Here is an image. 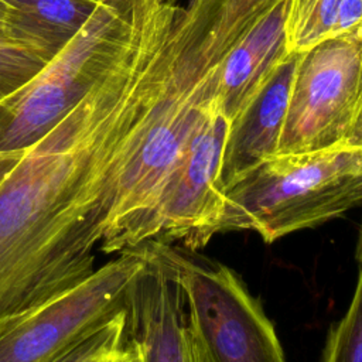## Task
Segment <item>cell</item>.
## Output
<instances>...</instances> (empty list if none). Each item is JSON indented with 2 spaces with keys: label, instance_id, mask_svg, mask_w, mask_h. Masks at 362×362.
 <instances>
[{
  "label": "cell",
  "instance_id": "cell-1",
  "mask_svg": "<svg viewBox=\"0 0 362 362\" xmlns=\"http://www.w3.org/2000/svg\"><path fill=\"white\" fill-rule=\"evenodd\" d=\"M126 122L120 85L102 69L0 182V318L96 270Z\"/></svg>",
  "mask_w": 362,
  "mask_h": 362
},
{
  "label": "cell",
  "instance_id": "cell-2",
  "mask_svg": "<svg viewBox=\"0 0 362 362\" xmlns=\"http://www.w3.org/2000/svg\"><path fill=\"white\" fill-rule=\"evenodd\" d=\"M362 206V147L270 156L229 182L198 249L221 232L253 230L267 243Z\"/></svg>",
  "mask_w": 362,
  "mask_h": 362
},
{
  "label": "cell",
  "instance_id": "cell-3",
  "mask_svg": "<svg viewBox=\"0 0 362 362\" xmlns=\"http://www.w3.org/2000/svg\"><path fill=\"white\" fill-rule=\"evenodd\" d=\"M140 245L182 291L198 362H286L273 324L232 269L184 246Z\"/></svg>",
  "mask_w": 362,
  "mask_h": 362
},
{
  "label": "cell",
  "instance_id": "cell-4",
  "mask_svg": "<svg viewBox=\"0 0 362 362\" xmlns=\"http://www.w3.org/2000/svg\"><path fill=\"white\" fill-rule=\"evenodd\" d=\"M126 0H100L74 37L23 86L0 99V153L42 139L105 68L117 44Z\"/></svg>",
  "mask_w": 362,
  "mask_h": 362
},
{
  "label": "cell",
  "instance_id": "cell-5",
  "mask_svg": "<svg viewBox=\"0 0 362 362\" xmlns=\"http://www.w3.org/2000/svg\"><path fill=\"white\" fill-rule=\"evenodd\" d=\"M362 122V33L298 54L291 98L276 154L346 143Z\"/></svg>",
  "mask_w": 362,
  "mask_h": 362
},
{
  "label": "cell",
  "instance_id": "cell-6",
  "mask_svg": "<svg viewBox=\"0 0 362 362\" xmlns=\"http://www.w3.org/2000/svg\"><path fill=\"white\" fill-rule=\"evenodd\" d=\"M146 259L137 246L98 267L75 287L0 318V362H48L124 308Z\"/></svg>",
  "mask_w": 362,
  "mask_h": 362
},
{
  "label": "cell",
  "instance_id": "cell-7",
  "mask_svg": "<svg viewBox=\"0 0 362 362\" xmlns=\"http://www.w3.org/2000/svg\"><path fill=\"white\" fill-rule=\"evenodd\" d=\"M229 132L230 122L219 107L189 141L148 206L120 238L115 253L148 240H181L184 247L198 249L201 233L221 205V168Z\"/></svg>",
  "mask_w": 362,
  "mask_h": 362
},
{
  "label": "cell",
  "instance_id": "cell-8",
  "mask_svg": "<svg viewBox=\"0 0 362 362\" xmlns=\"http://www.w3.org/2000/svg\"><path fill=\"white\" fill-rule=\"evenodd\" d=\"M146 263L124 300L123 349L130 362H198L180 286L137 245Z\"/></svg>",
  "mask_w": 362,
  "mask_h": 362
},
{
  "label": "cell",
  "instance_id": "cell-9",
  "mask_svg": "<svg viewBox=\"0 0 362 362\" xmlns=\"http://www.w3.org/2000/svg\"><path fill=\"white\" fill-rule=\"evenodd\" d=\"M286 6L287 0H273L225 59L218 95L230 127L246 115L290 57L284 35Z\"/></svg>",
  "mask_w": 362,
  "mask_h": 362
},
{
  "label": "cell",
  "instance_id": "cell-10",
  "mask_svg": "<svg viewBox=\"0 0 362 362\" xmlns=\"http://www.w3.org/2000/svg\"><path fill=\"white\" fill-rule=\"evenodd\" d=\"M297 61L298 54L290 55L253 106L230 127L221 168L222 188L246 170L277 153Z\"/></svg>",
  "mask_w": 362,
  "mask_h": 362
},
{
  "label": "cell",
  "instance_id": "cell-11",
  "mask_svg": "<svg viewBox=\"0 0 362 362\" xmlns=\"http://www.w3.org/2000/svg\"><path fill=\"white\" fill-rule=\"evenodd\" d=\"M8 38L48 62L86 23L96 4L88 0H7Z\"/></svg>",
  "mask_w": 362,
  "mask_h": 362
},
{
  "label": "cell",
  "instance_id": "cell-12",
  "mask_svg": "<svg viewBox=\"0 0 362 362\" xmlns=\"http://www.w3.org/2000/svg\"><path fill=\"white\" fill-rule=\"evenodd\" d=\"M362 33V0H287L284 35L290 55Z\"/></svg>",
  "mask_w": 362,
  "mask_h": 362
},
{
  "label": "cell",
  "instance_id": "cell-13",
  "mask_svg": "<svg viewBox=\"0 0 362 362\" xmlns=\"http://www.w3.org/2000/svg\"><path fill=\"white\" fill-rule=\"evenodd\" d=\"M124 310L85 334L48 362H115L123 348Z\"/></svg>",
  "mask_w": 362,
  "mask_h": 362
},
{
  "label": "cell",
  "instance_id": "cell-14",
  "mask_svg": "<svg viewBox=\"0 0 362 362\" xmlns=\"http://www.w3.org/2000/svg\"><path fill=\"white\" fill-rule=\"evenodd\" d=\"M348 311L327 337L322 362H362V259Z\"/></svg>",
  "mask_w": 362,
  "mask_h": 362
},
{
  "label": "cell",
  "instance_id": "cell-15",
  "mask_svg": "<svg viewBox=\"0 0 362 362\" xmlns=\"http://www.w3.org/2000/svg\"><path fill=\"white\" fill-rule=\"evenodd\" d=\"M44 64L45 61L24 45L0 35V99L23 86Z\"/></svg>",
  "mask_w": 362,
  "mask_h": 362
},
{
  "label": "cell",
  "instance_id": "cell-16",
  "mask_svg": "<svg viewBox=\"0 0 362 362\" xmlns=\"http://www.w3.org/2000/svg\"><path fill=\"white\" fill-rule=\"evenodd\" d=\"M24 151L20 153H0V182L7 177L11 168L18 163Z\"/></svg>",
  "mask_w": 362,
  "mask_h": 362
},
{
  "label": "cell",
  "instance_id": "cell-17",
  "mask_svg": "<svg viewBox=\"0 0 362 362\" xmlns=\"http://www.w3.org/2000/svg\"><path fill=\"white\" fill-rule=\"evenodd\" d=\"M11 6L7 0H0V35L8 38V24H10Z\"/></svg>",
  "mask_w": 362,
  "mask_h": 362
},
{
  "label": "cell",
  "instance_id": "cell-18",
  "mask_svg": "<svg viewBox=\"0 0 362 362\" xmlns=\"http://www.w3.org/2000/svg\"><path fill=\"white\" fill-rule=\"evenodd\" d=\"M346 144L362 147V122L356 126L354 133L349 136V139L346 140Z\"/></svg>",
  "mask_w": 362,
  "mask_h": 362
},
{
  "label": "cell",
  "instance_id": "cell-19",
  "mask_svg": "<svg viewBox=\"0 0 362 362\" xmlns=\"http://www.w3.org/2000/svg\"><path fill=\"white\" fill-rule=\"evenodd\" d=\"M356 260L362 259V223L359 226V233H358V240H356V252H355Z\"/></svg>",
  "mask_w": 362,
  "mask_h": 362
},
{
  "label": "cell",
  "instance_id": "cell-20",
  "mask_svg": "<svg viewBox=\"0 0 362 362\" xmlns=\"http://www.w3.org/2000/svg\"><path fill=\"white\" fill-rule=\"evenodd\" d=\"M115 362H130L129 356H127V354L124 352L123 348H122V351H120V354H119V356H117V359Z\"/></svg>",
  "mask_w": 362,
  "mask_h": 362
},
{
  "label": "cell",
  "instance_id": "cell-21",
  "mask_svg": "<svg viewBox=\"0 0 362 362\" xmlns=\"http://www.w3.org/2000/svg\"><path fill=\"white\" fill-rule=\"evenodd\" d=\"M161 1H168V3H178L180 0H161Z\"/></svg>",
  "mask_w": 362,
  "mask_h": 362
},
{
  "label": "cell",
  "instance_id": "cell-22",
  "mask_svg": "<svg viewBox=\"0 0 362 362\" xmlns=\"http://www.w3.org/2000/svg\"><path fill=\"white\" fill-rule=\"evenodd\" d=\"M88 1H93V3H98V1H100V0H88Z\"/></svg>",
  "mask_w": 362,
  "mask_h": 362
}]
</instances>
